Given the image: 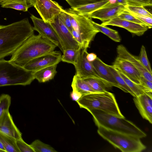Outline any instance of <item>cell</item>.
Here are the masks:
<instances>
[{"instance_id":"cell-1","label":"cell","mask_w":152,"mask_h":152,"mask_svg":"<svg viewBox=\"0 0 152 152\" xmlns=\"http://www.w3.org/2000/svg\"><path fill=\"white\" fill-rule=\"evenodd\" d=\"M34 31L27 18L7 25H0V60L12 55L34 34Z\"/></svg>"},{"instance_id":"cell-2","label":"cell","mask_w":152,"mask_h":152,"mask_svg":"<svg viewBox=\"0 0 152 152\" xmlns=\"http://www.w3.org/2000/svg\"><path fill=\"white\" fill-rule=\"evenodd\" d=\"M57 47L40 34H34L12 55L10 60L23 67L31 60L54 51Z\"/></svg>"},{"instance_id":"cell-3","label":"cell","mask_w":152,"mask_h":152,"mask_svg":"<svg viewBox=\"0 0 152 152\" xmlns=\"http://www.w3.org/2000/svg\"><path fill=\"white\" fill-rule=\"evenodd\" d=\"M92 115L97 126L134 136L140 138L145 137L146 134L138 126L125 118H120L99 110L88 111Z\"/></svg>"},{"instance_id":"cell-4","label":"cell","mask_w":152,"mask_h":152,"mask_svg":"<svg viewBox=\"0 0 152 152\" xmlns=\"http://www.w3.org/2000/svg\"><path fill=\"white\" fill-rule=\"evenodd\" d=\"M76 102L80 108L88 111L99 110L118 117L125 118L120 110L114 95L109 91L86 94Z\"/></svg>"},{"instance_id":"cell-5","label":"cell","mask_w":152,"mask_h":152,"mask_svg":"<svg viewBox=\"0 0 152 152\" xmlns=\"http://www.w3.org/2000/svg\"><path fill=\"white\" fill-rule=\"evenodd\" d=\"M34 72L10 60H0V87L30 84L35 79Z\"/></svg>"},{"instance_id":"cell-6","label":"cell","mask_w":152,"mask_h":152,"mask_svg":"<svg viewBox=\"0 0 152 152\" xmlns=\"http://www.w3.org/2000/svg\"><path fill=\"white\" fill-rule=\"evenodd\" d=\"M97 133L115 148L123 152H140L146 147L137 137L97 126Z\"/></svg>"},{"instance_id":"cell-7","label":"cell","mask_w":152,"mask_h":152,"mask_svg":"<svg viewBox=\"0 0 152 152\" xmlns=\"http://www.w3.org/2000/svg\"><path fill=\"white\" fill-rule=\"evenodd\" d=\"M66 10L70 16L72 29L81 36L87 49L99 32L94 27L91 18L88 16L77 14L69 9Z\"/></svg>"},{"instance_id":"cell-8","label":"cell","mask_w":152,"mask_h":152,"mask_svg":"<svg viewBox=\"0 0 152 152\" xmlns=\"http://www.w3.org/2000/svg\"><path fill=\"white\" fill-rule=\"evenodd\" d=\"M87 49L81 47L79 49L76 61L74 65L75 75L82 79L93 78L104 80L97 74L92 62L87 60Z\"/></svg>"},{"instance_id":"cell-9","label":"cell","mask_w":152,"mask_h":152,"mask_svg":"<svg viewBox=\"0 0 152 152\" xmlns=\"http://www.w3.org/2000/svg\"><path fill=\"white\" fill-rule=\"evenodd\" d=\"M55 30L64 50L68 49L78 50L81 47L73 38L71 32L60 19L58 16L49 23Z\"/></svg>"},{"instance_id":"cell-10","label":"cell","mask_w":152,"mask_h":152,"mask_svg":"<svg viewBox=\"0 0 152 152\" xmlns=\"http://www.w3.org/2000/svg\"><path fill=\"white\" fill-rule=\"evenodd\" d=\"M34 7L42 19L48 23L64 10L58 3L52 0H36Z\"/></svg>"},{"instance_id":"cell-11","label":"cell","mask_w":152,"mask_h":152,"mask_svg":"<svg viewBox=\"0 0 152 152\" xmlns=\"http://www.w3.org/2000/svg\"><path fill=\"white\" fill-rule=\"evenodd\" d=\"M61 56L60 51L54 50L31 60L23 67L34 72L49 66L58 64L61 61Z\"/></svg>"},{"instance_id":"cell-12","label":"cell","mask_w":152,"mask_h":152,"mask_svg":"<svg viewBox=\"0 0 152 152\" xmlns=\"http://www.w3.org/2000/svg\"><path fill=\"white\" fill-rule=\"evenodd\" d=\"M30 18L33 23L34 30L37 31L44 38L53 43L62 52L58 37L50 23L32 14L31 15Z\"/></svg>"},{"instance_id":"cell-13","label":"cell","mask_w":152,"mask_h":152,"mask_svg":"<svg viewBox=\"0 0 152 152\" xmlns=\"http://www.w3.org/2000/svg\"><path fill=\"white\" fill-rule=\"evenodd\" d=\"M125 10V6L123 4L110 2L92 13L89 17L104 22L118 17Z\"/></svg>"},{"instance_id":"cell-14","label":"cell","mask_w":152,"mask_h":152,"mask_svg":"<svg viewBox=\"0 0 152 152\" xmlns=\"http://www.w3.org/2000/svg\"><path fill=\"white\" fill-rule=\"evenodd\" d=\"M152 94L151 92L145 93L134 97L135 105L142 118L152 123Z\"/></svg>"},{"instance_id":"cell-15","label":"cell","mask_w":152,"mask_h":152,"mask_svg":"<svg viewBox=\"0 0 152 152\" xmlns=\"http://www.w3.org/2000/svg\"><path fill=\"white\" fill-rule=\"evenodd\" d=\"M113 65L132 81L140 85L142 75L139 71L130 62L117 57Z\"/></svg>"},{"instance_id":"cell-16","label":"cell","mask_w":152,"mask_h":152,"mask_svg":"<svg viewBox=\"0 0 152 152\" xmlns=\"http://www.w3.org/2000/svg\"><path fill=\"white\" fill-rule=\"evenodd\" d=\"M103 26L111 25L123 28L131 33L140 36L148 29L147 27L120 19L118 17L102 22Z\"/></svg>"},{"instance_id":"cell-17","label":"cell","mask_w":152,"mask_h":152,"mask_svg":"<svg viewBox=\"0 0 152 152\" xmlns=\"http://www.w3.org/2000/svg\"><path fill=\"white\" fill-rule=\"evenodd\" d=\"M117 57L126 60L132 64L147 80L152 81V74L142 64L138 57L132 54L123 45H118L116 49Z\"/></svg>"},{"instance_id":"cell-18","label":"cell","mask_w":152,"mask_h":152,"mask_svg":"<svg viewBox=\"0 0 152 152\" xmlns=\"http://www.w3.org/2000/svg\"><path fill=\"white\" fill-rule=\"evenodd\" d=\"M0 132L16 140L22 138V134L14 124L9 110L0 117Z\"/></svg>"},{"instance_id":"cell-19","label":"cell","mask_w":152,"mask_h":152,"mask_svg":"<svg viewBox=\"0 0 152 152\" xmlns=\"http://www.w3.org/2000/svg\"><path fill=\"white\" fill-rule=\"evenodd\" d=\"M91 62L97 74L102 80L113 86L120 89L109 68V65L105 64L97 57Z\"/></svg>"},{"instance_id":"cell-20","label":"cell","mask_w":152,"mask_h":152,"mask_svg":"<svg viewBox=\"0 0 152 152\" xmlns=\"http://www.w3.org/2000/svg\"><path fill=\"white\" fill-rule=\"evenodd\" d=\"M110 2H111L110 0H104L75 8H71L69 9L77 14L86 15L90 17V15L92 13Z\"/></svg>"},{"instance_id":"cell-21","label":"cell","mask_w":152,"mask_h":152,"mask_svg":"<svg viewBox=\"0 0 152 152\" xmlns=\"http://www.w3.org/2000/svg\"><path fill=\"white\" fill-rule=\"evenodd\" d=\"M57 64L49 66L34 72L35 79L39 83H45L53 79L57 73Z\"/></svg>"},{"instance_id":"cell-22","label":"cell","mask_w":152,"mask_h":152,"mask_svg":"<svg viewBox=\"0 0 152 152\" xmlns=\"http://www.w3.org/2000/svg\"><path fill=\"white\" fill-rule=\"evenodd\" d=\"M71 86L72 89L75 90L82 96L96 92L83 80L80 78L75 74L73 77Z\"/></svg>"},{"instance_id":"cell-23","label":"cell","mask_w":152,"mask_h":152,"mask_svg":"<svg viewBox=\"0 0 152 152\" xmlns=\"http://www.w3.org/2000/svg\"><path fill=\"white\" fill-rule=\"evenodd\" d=\"M83 80L96 92L108 91L113 86L104 80L95 78H89Z\"/></svg>"},{"instance_id":"cell-24","label":"cell","mask_w":152,"mask_h":152,"mask_svg":"<svg viewBox=\"0 0 152 152\" xmlns=\"http://www.w3.org/2000/svg\"><path fill=\"white\" fill-rule=\"evenodd\" d=\"M0 140L7 152H20L15 138L0 132Z\"/></svg>"},{"instance_id":"cell-25","label":"cell","mask_w":152,"mask_h":152,"mask_svg":"<svg viewBox=\"0 0 152 152\" xmlns=\"http://www.w3.org/2000/svg\"><path fill=\"white\" fill-rule=\"evenodd\" d=\"M92 22L94 27L99 32L104 34L115 42H120L121 41V38L117 31L112 29L106 26L97 23L93 20Z\"/></svg>"},{"instance_id":"cell-26","label":"cell","mask_w":152,"mask_h":152,"mask_svg":"<svg viewBox=\"0 0 152 152\" xmlns=\"http://www.w3.org/2000/svg\"><path fill=\"white\" fill-rule=\"evenodd\" d=\"M115 68L116 69L127 86L134 93L136 96H138L148 92L141 85L134 82L124 75L121 71Z\"/></svg>"},{"instance_id":"cell-27","label":"cell","mask_w":152,"mask_h":152,"mask_svg":"<svg viewBox=\"0 0 152 152\" xmlns=\"http://www.w3.org/2000/svg\"><path fill=\"white\" fill-rule=\"evenodd\" d=\"M109 68L114 76L120 89L126 93H130L133 97L136 96L134 93L127 86L124 80L113 65H109Z\"/></svg>"},{"instance_id":"cell-28","label":"cell","mask_w":152,"mask_h":152,"mask_svg":"<svg viewBox=\"0 0 152 152\" xmlns=\"http://www.w3.org/2000/svg\"><path fill=\"white\" fill-rule=\"evenodd\" d=\"M79 50L68 49L64 50L62 52L63 55H61V61L71 64L74 65L76 61Z\"/></svg>"},{"instance_id":"cell-29","label":"cell","mask_w":152,"mask_h":152,"mask_svg":"<svg viewBox=\"0 0 152 152\" xmlns=\"http://www.w3.org/2000/svg\"><path fill=\"white\" fill-rule=\"evenodd\" d=\"M30 145L35 152H57L50 145L43 142L39 140L34 141Z\"/></svg>"},{"instance_id":"cell-30","label":"cell","mask_w":152,"mask_h":152,"mask_svg":"<svg viewBox=\"0 0 152 152\" xmlns=\"http://www.w3.org/2000/svg\"><path fill=\"white\" fill-rule=\"evenodd\" d=\"M138 58L142 66L152 74L151 65L147 57L145 48L143 45L141 46Z\"/></svg>"},{"instance_id":"cell-31","label":"cell","mask_w":152,"mask_h":152,"mask_svg":"<svg viewBox=\"0 0 152 152\" xmlns=\"http://www.w3.org/2000/svg\"><path fill=\"white\" fill-rule=\"evenodd\" d=\"M11 103L10 96L2 94L0 96V117L6 111L9 110Z\"/></svg>"},{"instance_id":"cell-32","label":"cell","mask_w":152,"mask_h":152,"mask_svg":"<svg viewBox=\"0 0 152 152\" xmlns=\"http://www.w3.org/2000/svg\"><path fill=\"white\" fill-rule=\"evenodd\" d=\"M125 7V10L128 11L139 15L152 17L151 13L143 6L126 5Z\"/></svg>"},{"instance_id":"cell-33","label":"cell","mask_w":152,"mask_h":152,"mask_svg":"<svg viewBox=\"0 0 152 152\" xmlns=\"http://www.w3.org/2000/svg\"><path fill=\"white\" fill-rule=\"evenodd\" d=\"M118 17L123 20L146 26L148 28L147 25L139 20L125 10L120 14Z\"/></svg>"},{"instance_id":"cell-34","label":"cell","mask_w":152,"mask_h":152,"mask_svg":"<svg viewBox=\"0 0 152 152\" xmlns=\"http://www.w3.org/2000/svg\"><path fill=\"white\" fill-rule=\"evenodd\" d=\"M58 16L62 22L71 32L72 28L70 16L67 11L64 10Z\"/></svg>"},{"instance_id":"cell-35","label":"cell","mask_w":152,"mask_h":152,"mask_svg":"<svg viewBox=\"0 0 152 152\" xmlns=\"http://www.w3.org/2000/svg\"><path fill=\"white\" fill-rule=\"evenodd\" d=\"M1 7L3 8H12L23 12H27L28 9L25 5L16 2L5 3L1 5Z\"/></svg>"},{"instance_id":"cell-36","label":"cell","mask_w":152,"mask_h":152,"mask_svg":"<svg viewBox=\"0 0 152 152\" xmlns=\"http://www.w3.org/2000/svg\"><path fill=\"white\" fill-rule=\"evenodd\" d=\"M71 8H75L89 4L99 1V0H65Z\"/></svg>"},{"instance_id":"cell-37","label":"cell","mask_w":152,"mask_h":152,"mask_svg":"<svg viewBox=\"0 0 152 152\" xmlns=\"http://www.w3.org/2000/svg\"><path fill=\"white\" fill-rule=\"evenodd\" d=\"M16 142L20 152H35L30 145L25 142L22 138L16 140Z\"/></svg>"},{"instance_id":"cell-38","label":"cell","mask_w":152,"mask_h":152,"mask_svg":"<svg viewBox=\"0 0 152 152\" xmlns=\"http://www.w3.org/2000/svg\"><path fill=\"white\" fill-rule=\"evenodd\" d=\"M126 5L143 7L151 6L152 3L148 0H125Z\"/></svg>"},{"instance_id":"cell-39","label":"cell","mask_w":152,"mask_h":152,"mask_svg":"<svg viewBox=\"0 0 152 152\" xmlns=\"http://www.w3.org/2000/svg\"><path fill=\"white\" fill-rule=\"evenodd\" d=\"M128 11L139 20L147 25L148 26V28H152V17L139 15L129 11Z\"/></svg>"},{"instance_id":"cell-40","label":"cell","mask_w":152,"mask_h":152,"mask_svg":"<svg viewBox=\"0 0 152 152\" xmlns=\"http://www.w3.org/2000/svg\"><path fill=\"white\" fill-rule=\"evenodd\" d=\"M140 85L147 92L152 93V81L147 80L142 76L141 78Z\"/></svg>"},{"instance_id":"cell-41","label":"cell","mask_w":152,"mask_h":152,"mask_svg":"<svg viewBox=\"0 0 152 152\" xmlns=\"http://www.w3.org/2000/svg\"><path fill=\"white\" fill-rule=\"evenodd\" d=\"M70 95L72 99L76 101L78 100L82 96L81 94L74 89H72V91L71 92Z\"/></svg>"},{"instance_id":"cell-42","label":"cell","mask_w":152,"mask_h":152,"mask_svg":"<svg viewBox=\"0 0 152 152\" xmlns=\"http://www.w3.org/2000/svg\"><path fill=\"white\" fill-rule=\"evenodd\" d=\"M86 58L89 62H92L94 61L96 58V55L93 53H88L86 56Z\"/></svg>"},{"instance_id":"cell-43","label":"cell","mask_w":152,"mask_h":152,"mask_svg":"<svg viewBox=\"0 0 152 152\" xmlns=\"http://www.w3.org/2000/svg\"><path fill=\"white\" fill-rule=\"evenodd\" d=\"M0 152H7L2 142L0 140Z\"/></svg>"},{"instance_id":"cell-44","label":"cell","mask_w":152,"mask_h":152,"mask_svg":"<svg viewBox=\"0 0 152 152\" xmlns=\"http://www.w3.org/2000/svg\"><path fill=\"white\" fill-rule=\"evenodd\" d=\"M116 1V2L117 3L126 6V4L125 0H115Z\"/></svg>"},{"instance_id":"cell-45","label":"cell","mask_w":152,"mask_h":152,"mask_svg":"<svg viewBox=\"0 0 152 152\" xmlns=\"http://www.w3.org/2000/svg\"><path fill=\"white\" fill-rule=\"evenodd\" d=\"M6 0H0V5H1L2 3Z\"/></svg>"},{"instance_id":"cell-46","label":"cell","mask_w":152,"mask_h":152,"mask_svg":"<svg viewBox=\"0 0 152 152\" xmlns=\"http://www.w3.org/2000/svg\"><path fill=\"white\" fill-rule=\"evenodd\" d=\"M148 0L149 1H150V2L152 3V0Z\"/></svg>"}]
</instances>
